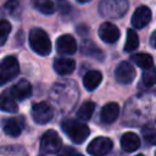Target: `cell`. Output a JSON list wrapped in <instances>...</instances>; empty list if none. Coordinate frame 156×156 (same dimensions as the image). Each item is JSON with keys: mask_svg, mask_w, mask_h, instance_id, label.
Returning <instances> with one entry per match:
<instances>
[{"mask_svg": "<svg viewBox=\"0 0 156 156\" xmlns=\"http://www.w3.org/2000/svg\"><path fill=\"white\" fill-rule=\"evenodd\" d=\"M155 80H156L155 68H152V67L146 68V71L143 73V83L146 87H152L155 84Z\"/></svg>", "mask_w": 156, "mask_h": 156, "instance_id": "obj_26", "label": "cell"}, {"mask_svg": "<svg viewBox=\"0 0 156 156\" xmlns=\"http://www.w3.org/2000/svg\"><path fill=\"white\" fill-rule=\"evenodd\" d=\"M0 110L4 112L15 113L18 110L17 101L10 93V90H5L0 94Z\"/></svg>", "mask_w": 156, "mask_h": 156, "instance_id": "obj_18", "label": "cell"}, {"mask_svg": "<svg viewBox=\"0 0 156 156\" xmlns=\"http://www.w3.org/2000/svg\"><path fill=\"white\" fill-rule=\"evenodd\" d=\"M9 90L12 94V96L16 99V101H23V100H26L27 98L30 96L32 85H30V83L28 80L21 79L15 85H12V88L9 89Z\"/></svg>", "mask_w": 156, "mask_h": 156, "instance_id": "obj_11", "label": "cell"}, {"mask_svg": "<svg viewBox=\"0 0 156 156\" xmlns=\"http://www.w3.org/2000/svg\"><path fill=\"white\" fill-rule=\"evenodd\" d=\"M61 127H62V130L65 132V134H67V136L74 144H82L88 138V135L90 133V129L88 128V126L77 119L66 118L62 121Z\"/></svg>", "mask_w": 156, "mask_h": 156, "instance_id": "obj_1", "label": "cell"}, {"mask_svg": "<svg viewBox=\"0 0 156 156\" xmlns=\"http://www.w3.org/2000/svg\"><path fill=\"white\" fill-rule=\"evenodd\" d=\"M20 73V65L15 56H6L0 62V85L16 78Z\"/></svg>", "mask_w": 156, "mask_h": 156, "instance_id": "obj_4", "label": "cell"}, {"mask_svg": "<svg viewBox=\"0 0 156 156\" xmlns=\"http://www.w3.org/2000/svg\"><path fill=\"white\" fill-rule=\"evenodd\" d=\"M119 115V106L117 102H108L106 104L100 113V118L104 123H113Z\"/></svg>", "mask_w": 156, "mask_h": 156, "instance_id": "obj_16", "label": "cell"}, {"mask_svg": "<svg viewBox=\"0 0 156 156\" xmlns=\"http://www.w3.org/2000/svg\"><path fill=\"white\" fill-rule=\"evenodd\" d=\"M115 78L121 84H129L135 78V68L127 61H122L115 69Z\"/></svg>", "mask_w": 156, "mask_h": 156, "instance_id": "obj_8", "label": "cell"}, {"mask_svg": "<svg viewBox=\"0 0 156 156\" xmlns=\"http://www.w3.org/2000/svg\"><path fill=\"white\" fill-rule=\"evenodd\" d=\"M139 46V37L134 29H128L127 30V38L124 43V51L130 52L134 51Z\"/></svg>", "mask_w": 156, "mask_h": 156, "instance_id": "obj_22", "label": "cell"}, {"mask_svg": "<svg viewBox=\"0 0 156 156\" xmlns=\"http://www.w3.org/2000/svg\"><path fill=\"white\" fill-rule=\"evenodd\" d=\"M29 45L32 50L41 56H46L51 51V41L45 30L40 28H33L28 35Z\"/></svg>", "mask_w": 156, "mask_h": 156, "instance_id": "obj_2", "label": "cell"}, {"mask_svg": "<svg viewBox=\"0 0 156 156\" xmlns=\"http://www.w3.org/2000/svg\"><path fill=\"white\" fill-rule=\"evenodd\" d=\"M80 51L84 55H88L95 60H102L104 58V54L102 51L91 41V40H83L82 45H80Z\"/></svg>", "mask_w": 156, "mask_h": 156, "instance_id": "obj_19", "label": "cell"}, {"mask_svg": "<svg viewBox=\"0 0 156 156\" xmlns=\"http://www.w3.org/2000/svg\"><path fill=\"white\" fill-rule=\"evenodd\" d=\"M136 156H144V155H143V154H139V155H136Z\"/></svg>", "mask_w": 156, "mask_h": 156, "instance_id": "obj_31", "label": "cell"}, {"mask_svg": "<svg viewBox=\"0 0 156 156\" xmlns=\"http://www.w3.org/2000/svg\"><path fill=\"white\" fill-rule=\"evenodd\" d=\"M101 80H102V74L100 71H96V69L88 71L83 77V84L88 91L95 90L101 83Z\"/></svg>", "mask_w": 156, "mask_h": 156, "instance_id": "obj_17", "label": "cell"}, {"mask_svg": "<svg viewBox=\"0 0 156 156\" xmlns=\"http://www.w3.org/2000/svg\"><path fill=\"white\" fill-rule=\"evenodd\" d=\"M132 61L140 68H150L154 66V58L151 55L149 54H145V52H138V54H134L130 56Z\"/></svg>", "mask_w": 156, "mask_h": 156, "instance_id": "obj_20", "label": "cell"}, {"mask_svg": "<svg viewBox=\"0 0 156 156\" xmlns=\"http://www.w3.org/2000/svg\"><path fill=\"white\" fill-rule=\"evenodd\" d=\"M24 126V118L22 116L9 118L4 123V132L10 136H18L22 133Z\"/></svg>", "mask_w": 156, "mask_h": 156, "instance_id": "obj_13", "label": "cell"}, {"mask_svg": "<svg viewBox=\"0 0 156 156\" xmlns=\"http://www.w3.org/2000/svg\"><path fill=\"white\" fill-rule=\"evenodd\" d=\"M17 6V1L16 0H9L7 2H6V5H5V7L6 9H10V10H12L13 7H16Z\"/></svg>", "mask_w": 156, "mask_h": 156, "instance_id": "obj_27", "label": "cell"}, {"mask_svg": "<svg viewBox=\"0 0 156 156\" xmlns=\"http://www.w3.org/2000/svg\"><path fill=\"white\" fill-rule=\"evenodd\" d=\"M128 0H101L99 12L107 18H119L128 10Z\"/></svg>", "mask_w": 156, "mask_h": 156, "instance_id": "obj_3", "label": "cell"}, {"mask_svg": "<svg viewBox=\"0 0 156 156\" xmlns=\"http://www.w3.org/2000/svg\"><path fill=\"white\" fill-rule=\"evenodd\" d=\"M99 37L107 44H113L119 38V29L111 22H105L99 28Z\"/></svg>", "mask_w": 156, "mask_h": 156, "instance_id": "obj_10", "label": "cell"}, {"mask_svg": "<svg viewBox=\"0 0 156 156\" xmlns=\"http://www.w3.org/2000/svg\"><path fill=\"white\" fill-rule=\"evenodd\" d=\"M77 41L69 34H63L56 40V50L62 55H71L77 51Z\"/></svg>", "mask_w": 156, "mask_h": 156, "instance_id": "obj_9", "label": "cell"}, {"mask_svg": "<svg viewBox=\"0 0 156 156\" xmlns=\"http://www.w3.org/2000/svg\"><path fill=\"white\" fill-rule=\"evenodd\" d=\"M141 133L144 135V139L146 143L154 145L155 144V138H156V134H155V127H154V123L150 122L149 124L144 126L143 129H141Z\"/></svg>", "mask_w": 156, "mask_h": 156, "instance_id": "obj_24", "label": "cell"}, {"mask_svg": "<svg viewBox=\"0 0 156 156\" xmlns=\"http://www.w3.org/2000/svg\"><path fill=\"white\" fill-rule=\"evenodd\" d=\"M140 146L139 136L133 132H127L121 138V147L126 152H133L138 150Z\"/></svg>", "mask_w": 156, "mask_h": 156, "instance_id": "obj_15", "label": "cell"}, {"mask_svg": "<svg viewBox=\"0 0 156 156\" xmlns=\"http://www.w3.org/2000/svg\"><path fill=\"white\" fill-rule=\"evenodd\" d=\"M94 110H95V104L93 101H85L79 106L77 111V117L83 121H88L93 116Z\"/></svg>", "mask_w": 156, "mask_h": 156, "instance_id": "obj_21", "label": "cell"}, {"mask_svg": "<svg viewBox=\"0 0 156 156\" xmlns=\"http://www.w3.org/2000/svg\"><path fill=\"white\" fill-rule=\"evenodd\" d=\"M150 21H151V10L146 6H139L132 16V24L138 29L144 28Z\"/></svg>", "mask_w": 156, "mask_h": 156, "instance_id": "obj_12", "label": "cell"}, {"mask_svg": "<svg viewBox=\"0 0 156 156\" xmlns=\"http://www.w3.org/2000/svg\"><path fill=\"white\" fill-rule=\"evenodd\" d=\"M155 37H156V32H152L151 38H150V44H151V46H152V48H155V46H156V45H155Z\"/></svg>", "mask_w": 156, "mask_h": 156, "instance_id": "obj_28", "label": "cell"}, {"mask_svg": "<svg viewBox=\"0 0 156 156\" xmlns=\"http://www.w3.org/2000/svg\"><path fill=\"white\" fill-rule=\"evenodd\" d=\"M33 5L38 11L45 15H50L55 11V6L51 0H33Z\"/></svg>", "mask_w": 156, "mask_h": 156, "instance_id": "obj_23", "label": "cell"}, {"mask_svg": "<svg viewBox=\"0 0 156 156\" xmlns=\"http://www.w3.org/2000/svg\"><path fill=\"white\" fill-rule=\"evenodd\" d=\"M11 32V24L6 20L0 21V46L4 45L9 38V34Z\"/></svg>", "mask_w": 156, "mask_h": 156, "instance_id": "obj_25", "label": "cell"}, {"mask_svg": "<svg viewBox=\"0 0 156 156\" xmlns=\"http://www.w3.org/2000/svg\"><path fill=\"white\" fill-rule=\"evenodd\" d=\"M78 2H82V4H84V2H88V1H90V0H77Z\"/></svg>", "mask_w": 156, "mask_h": 156, "instance_id": "obj_29", "label": "cell"}, {"mask_svg": "<svg viewBox=\"0 0 156 156\" xmlns=\"http://www.w3.org/2000/svg\"><path fill=\"white\" fill-rule=\"evenodd\" d=\"M52 116H54V110L45 101L37 102L32 106V117L35 123L45 124L52 119Z\"/></svg>", "mask_w": 156, "mask_h": 156, "instance_id": "obj_7", "label": "cell"}, {"mask_svg": "<svg viewBox=\"0 0 156 156\" xmlns=\"http://www.w3.org/2000/svg\"><path fill=\"white\" fill-rule=\"evenodd\" d=\"M62 146V140L60 135L52 130L49 129L46 130L41 139H40V150L44 154H57Z\"/></svg>", "mask_w": 156, "mask_h": 156, "instance_id": "obj_5", "label": "cell"}, {"mask_svg": "<svg viewBox=\"0 0 156 156\" xmlns=\"http://www.w3.org/2000/svg\"><path fill=\"white\" fill-rule=\"evenodd\" d=\"M112 146H113V143L110 138L98 136L88 144L87 151L91 156H105L112 150Z\"/></svg>", "mask_w": 156, "mask_h": 156, "instance_id": "obj_6", "label": "cell"}, {"mask_svg": "<svg viewBox=\"0 0 156 156\" xmlns=\"http://www.w3.org/2000/svg\"><path fill=\"white\" fill-rule=\"evenodd\" d=\"M73 156H83V155H80V154H76V155H73Z\"/></svg>", "mask_w": 156, "mask_h": 156, "instance_id": "obj_30", "label": "cell"}, {"mask_svg": "<svg viewBox=\"0 0 156 156\" xmlns=\"http://www.w3.org/2000/svg\"><path fill=\"white\" fill-rule=\"evenodd\" d=\"M76 68V62L72 58H67V57H58L54 60V69L56 73L61 74V76H66L69 74L74 71Z\"/></svg>", "mask_w": 156, "mask_h": 156, "instance_id": "obj_14", "label": "cell"}]
</instances>
